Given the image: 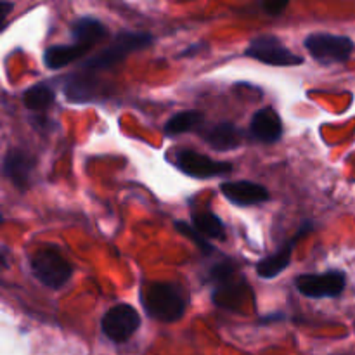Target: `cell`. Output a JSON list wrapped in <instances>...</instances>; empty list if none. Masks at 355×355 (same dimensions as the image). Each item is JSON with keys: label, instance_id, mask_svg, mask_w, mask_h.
<instances>
[{"label": "cell", "instance_id": "cell-7", "mask_svg": "<svg viewBox=\"0 0 355 355\" xmlns=\"http://www.w3.org/2000/svg\"><path fill=\"white\" fill-rule=\"evenodd\" d=\"M173 163L187 177L200 180L224 177L232 172V165L229 162H218V159L201 155V153L193 151V149H179V151H175Z\"/></svg>", "mask_w": 355, "mask_h": 355}, {"label": "cell", "instance_id": "cell-5", "mask_svg": "<svg viewBox=\"0 0 355 355\" xmlns=\"http://www.w3.org/2000/svg\"><path fill=\"white\" fill-rule=\"evenodd\" d=\"M305 49L311 52L315 61L322 64H340L347 62L352 55L354 40L345 35L312 33L304 40Z\"/></svg>", "mask_w": 355, "mask_h": 355}, {"label": "cell", "instance_id": "cell-20", "mask_svg": "<svg viewBox=\"0 0 355 355\" xmlns=\"http://www.w3.org/2000/svg\"><path fill=\"white\" fill-rule=\"evenodd\" d=\"M55 92L49 83H35L33 87L24 90L23 94V104L26 110L30 111H40L49 110L54 104Z\"/></svg>", "mask_w": 355, "mask_h": 355}, {"label": "cell", "instance_id": "cell-2", "mask_svg": "<svg viewBox=\"0 0 355 355\" xmlns=\"http://www.w3.org/2000/svg\"><path fill=\"white\" fill-rule=\"evenodd\" d=\"M208 281L214 284V302L227 311H241V305L252 291L243 274L238 272V267L231 260H222L211 266L208 270Z\"/></svg>", "mask_w": 355, "mask_h": 355}, {"label": "cell", "instance_id": "cell-11", "mask_svg": "<svg viewBox=\"0 0 355 355\" xmlns=\"http://www.w3.org/2000/svg\"><path fill=\"white\" fill-rule=\"evenodd\" d=\"M35 159L30 153L21 151V149H10L3 158V175L17 187L24 191L30 187L33 180Z\"/></svg>", "mask_w": 355, "mask_h": 355}, {"label": "cell", "instance_id": "cell-23", "mask_svg": "<svg viewBox=\"0 0 355 355\" xmlns=\"http://www.w3.org/2000/svg\"><path fill=\"white\" fill-rule=\"evenodd\" d=\"M12 7H14L12 2H2V3H0V9H2V12H0V14H2V19H6L7 14H9V10L12 9Z\"/></svg>", "mask_w": 355, "mask_h": 355}, {"label": "cell", "instance_id": "cell-13", "mask_svg": "<svg viewBox=\"0 0 355 355\" xmlns=\"http://www.w3.org/2000/svg\"><path fill=\"white\" fill-rule=\"evenodd\" d=\"M311 231H312V225L309 224V222L302 225V229L295 234V238L291 239V241H288L286 245H284L281 250H277L274 255L266 257V259H262L259 263H257V274H259L262 279H274V277L279 276L281 272H284V270L290 267L291 255H293V248L295 245H297V241L302 238V236L307 234V232Z\"/></svg>", "mask_w": 355, "mask_h": 355}, {"label": "cell", "instance_id": "cell-8", "mask_svg": "<svg viewBox=\"0 0 355 355\" xmlns=\"http://www.w3.org/2000/svg\"><path fill=\"white\" fill-rule=\"evenodd\" d=\"M347 286V276L342 270L321 274H302L295 279V288L307 298H336Z\"/></svg>", "mask_w": 355, "mask_h": 355}, {"label": "cell", "instance_id": "cell-14", "mask_svg": "<svg viewBox=\"0 0 355 355\" xmlns=\"http://www.w3.org/2000/svg\"><path fill=\"white\" fill-rule=\"evenodd\" d=\"M201 137L211 149L224 153L239 148L245 141V132L238 125L222 121V123H215L201 132Z\"/></svg>", "mask_w": 355, "mask_h": 355}, {"label": "cell", "instance_id": "cell-4", "mask_svg": "<svg viewBox=\"0 0 355 355\" xmlns=\"http://www.w3.org/2000/svg\"><path fill=\"white\" fill-rule=\"evenodd\" d=\"M31 274L51 290H59L71 279L73 267L58 248L37 250L30 259Z\"/></svg>", "mask_w": 355, "mask_h": 355}, {"label": "cell", "instance_id": "cell-10", "mask_svg": "<svg viewBox=\"0 0 355 355\" xmlns=\"http://www.w3.org/2000/svg\"><path fill=\"white\" fill-rule=\"evenodd\" d=\"M220 193L227 201L236 207H253L269 201V191L250 180H234V182H222Z\"/></svg>", "mask_w": 355, "mask_h": 355}, {"label": "cell", "instance_id": "cell-21", "mask_svg": "<svg viewBox=\"0 0 355 355\" xmlns=\"http://www.w3.org/2000/svg\"><path fill=\"white\" fill-rule=\"evenodd\" d=\"M175 229L180 232V234H184L186 238H189L191 241H193L194 245H196L198 248L205 253V255H211V253L215 252V246L211 245V243L208 241L203 234H200V232H198L193 225L187 224V222L175 220Z\"/></svg>", "mask_w": 355, "mask_h": 355}, {"label": "cell", "instance_id": "cell-3", "mask_svg": "<svg viewBox=\"0 0 355 355\" xmlns=\"http://www.w3.org/2000/svg\"><path fill=\"white\" fill-rule=\"evenodd\" d=\"M151 44L153 35L142 33V31H120L106 49L97 52L92 58L85 59L82 62V69L83 71H104V69H111L113 66L125 61L132 52L142 51V49L149 47Z\"/></svg>", "mask_w": 355, "mask_h": 355}, {"label": "cell", "instance_id": "cell-19", "mask_svg": "<svg viewBox=\"0 0 355 355\" xmlns=\"http://www.w3.org/2000/svg\"><path fill=\"white\" fill-rule=\"evenodd\" d=\"M205 114L201 111L196 110H187V111H179V113L173 114L170 120H166L165 123V134L170 137H175V135L186 134V132L198 130V128L203 125Z\"/></svg>", "mask_w": 355, "mask_h": 355}, {"label": "cell", "instance_id": "cell-6", "mask_svg": "<svg viewBox=\"0 0 355 355\" xmlns=\"http://www.w3.org/2000/svg\"><path fill=\"white\" fill-rule=\"evenodd\" d=\"M245 55L269 66H300L304 58L295 54L291 49L283 44V40L274 35H260L255 37L246 47Z\"/></svg>", "mask_w": 355, "mask_h": 355}, {"label": "cell", "instance_id": "cell-9", "mask_svg": "<svg viewBox=\"0 0 355 355\" xmlns=\"http://www.w3.org/2000/svg\"><path fill=\"white\" fill-rule=\"evenodd\" d=\"M139 328H141V315L128 304H118L111 307L101 321L104 336L113 343L127 342Z\"/></svg>", "mask_w": 355, "mask_h": 355}, {"label": "cell", "instance_id": "cell-15", "mask_svg": "<svg viewBox=\"0 0 355 355\" xmlns=\"http://www.w3.org/2000/svg\"><path fill=\"white\" fill-rule=\"evenodd\" d=\"M69 33H71L73 44L80 45L87 51H90L94 45H97L103 38L107 37L106 26L99 19L90 16L78 17L76 21H73Z\"/></svg>", "mask_w": 355, "mask_h": 355}, {"label": "cell", "instance_id": "cell-18", "mask_svg": "<svg viewBox=\"0 0 355 355\" xmlns=\"http://www.w3.org/2000/svg\"><path fill=\"white\" fill-rule=\"evenodd\" d=\"M191 225H193L200 234H203L207 239L225 238L224 222H222V218L218 217V215H215L214 211L210 210H205V211L193 210V214H191Z\"/></svg>", "mask_w": 355, "mask_h": 355}, {"label": "cell", "instance_id": "cell-16", "mask_svg": "<svg viewBox=\"0 0 355 355\" xmlns=\"http://www.w3.org/2000/svg\"><path fill=\"white\" fill-rule=\"evenodd\" d=\"M64 94L66 99L71 101V103H96L101 96L99 83H97V80L90 78V76H71L68 83H64Z\"/></svg>", "mask_w": 355, "mask_h": 355}, {"label": "cell", "instance_id": "cell-1", "mask_svg": "<svg viewBox=\"0 0 355 355\" xmlns=\"http://www.w3.org/2000/svg\"><path fill=\"white\" fill-rule=\"evenodd\" d=\"M141 302L151 319L175 322L186 314L189 295L186 288L175 281H153L142 286Z\"/></svg>", "mask_w": 355, "mask_h": 355}, {"label": "cell", "instance_id": "cell-12", "mask_svg": "<svg viewBox=\"0 0 355 355\" xmlns=\"http://www.w3.org/2000/svg\"><path fill=\"white\" fill-rule=\"evenodd\" d=\"M250 135L263 144H274L283 137V120L274 107L255 111L250 121Z\"/></svg>", "mask_w": 355, "mask_h": 355}, {"label": "cell", "instance_id": "cell-17", "mask_svg": "<svg viewBox=\"0 0 355 355\" xmlns=\"http://www.w3.org/2000/svg\"><path fill=\"white\" fill-rule=\"evenodd\" d=\"M87 49L80 47L76 44L66 45H52L44 52V62L49 69H61L68 66L69 62L78 61L80 58L87 54Z\"/></svg>", "mask_w": 355, "mask_h": 355}, {"label": "cell", "instance_id": "cell-22", "mask_svg": "<svg viewBox=\"0 0 355 355\" xmlns=\"http://www.w3.org/2000/svg\"><path fill=\"white\" fill-rule=\"evenodd\" d=\"M288 7V2H266L263 3V10H267L269 14H272V16H279L281 12H283L284 9Z\"/></svg>", "mask_w": 355, "mask_h": 355}]
</instances>
